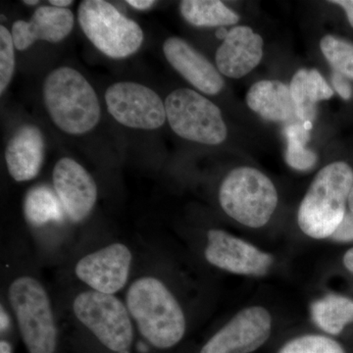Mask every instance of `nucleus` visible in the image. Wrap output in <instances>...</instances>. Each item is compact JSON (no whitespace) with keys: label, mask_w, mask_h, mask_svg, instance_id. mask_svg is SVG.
<instances>
[{"label":"nucleus","mask_w":353,"mask_h":353,"mask_svg":"<svg viewBox=\"0 0 353 353\" xmlns=\"http://www.w3.org/2000/svg\"><path fill=\"white\" fill-rule=\"evenodd\" d=\"M228 34H229V32H228L225 28H219V29L217 30V32H216V36H217V38L223 39V41L227 38Z\"/></svg>","instance_id":"obj_35"},{"label":"nucleus","mask_w":353,"mask_h":353,"mask_svg":"<svg viewBox=\"0 0 353 353\" xmlns=\"http://www.w3.org/2000/svg\"><path fill=\"white\" fill-rule=\"evenodd\" d=\"M43 97L50 119L67 134H85L101 121V104L94 88L71 67H59L46 77Z\"/></svg>","instance_id":"obj_3"},{"label":"nucleus","mask_w":353,"mask_h":353,"mask_svg":"<svg viewBox=\"0 0 353 353\" xmlns=\"http://www.w3.org/2000/svg\"><path fill=\"white\" fill-rule=\"evenodd\" d=\"M352 187L353 170L345 162H334L318 172L299 206L301 231L317 240L333 236L347 214Z\"/></svg>","instance_id":"obj_2"},{"label":"nucleus","mask_w":353,"mask_h":353,"mask_svg":"<svg viewBox=\"0 0 353 353\" xmlns=\"http://www.w3.org/2000/svg\"><path fill=\"white\" fill-rule=\"evenodd\" d=\"M183 19L196 27L236 25L240 16L219 0H183L180 4Z\"/></svg>","instance_id":"obj_21"},{"label":"nucleus","mask_w":353,"mask_h":353,"mask_svg":"<svg viewBox=\"0 0 353 353\" xmlns=\"http://www.w3.org/2000/svg\"><path fill=\"white\" fill-rule=\"evenodd\" d=\"M347 79L336 72H334L333 76H332V83H333L334 90L345 101L352 99V85H350Z\"/></svg>","instance_id":"obj_28"},{"label":"nucleus","mask_w":353,"mask_h":353,"mask_svg":"<svg viewBox=\"0 0 353 353\" xmlns=\"http://www.w3.org/2000/svg\"><path fill=\"white\" fill-rule=\"evenodd\" d=\"M288 146L285 161L292 168L299 171H307L317 163V154L306 148L310 139V132L301 123H292L284 129Z\"/></svg>","instance_id":"obj_23"},{"label":"nucleus","mask_w":353,"mask_h":353,"mask_svg":"<svg viewBox=\"0 0 353 353\" xmlns=\"http://www.w3.org/2000/svg\"><path fill=\"white\" fill-rule=\"evenodd\" d=\"M263 39L252 28L238 26L230 30L216 51L218 71L232 79L243 78L259 66L263 57Z\"/></svg>","instance_id":"obj_15"},{"label":"nucleus","mask_w":353,"mask_h":353,"mask_svg":"<svg viewBox=\"0 0 353 353\" xmlns=\"http://www.w3.org/2000/svg\"><path fill=\"white\" fill-rule=\"evenodd\" d=\"M330 2L334 4H338V6L345 9L348 21H350V24L353 27V0H334V1Z\"/></svg>","instance_id":"obj_30"},{"label":"nucleus","mask_w":353,"mask_h":353,"mask_svg":"<svg viewBox=\"0 0 353 353\" xmlns=\"http://www.w3.org/2000/svg\"><path fill=\"white\" fill-rule=\"evenodd\" d=\"M7 296L27 352L59 353V331L50 297L38 279H14Z\"/></svg>","instance_id":"obj_4"},{"label":"nucleus","mask_w":353,"mask_h":353,"mask_svg":"<svg viewBox=\"0 0 353 353\" xmlns=\"http://www.w3.org/2000/svg\"><path fill=\"white\" fill-rule=\"evenodd\" d=\"M75 23L70 9L54 6H41L34 11L30 21L18 20L12 26V38L15 48L28 50L38 41L59 43L69 36Z\"/></svg>","instance_id":"obj_16"},{"label":"nucleus","mask_w":353,"mask_h":353,"mask_svg":"<svg viewBox=\"0 0 353 353\" xmlns=\"http://www.w3.org/2000/svg\"><path fill=\"white\" fill-rule=\"evenodd\" d=\"M163 52L171 66L201 92L216 95L224 88V80L214 65L183 39H167Z\"/></svg>","instance_id":"obj_14"},{"label":"nucleus","mask_w":353,"mask_h":353,"mask_svg":"<svg viewBox=\"0 0 353 353\" xmlns=\"http://www.w3.org/2000/svg\"><path fill=\"white\" fill-rule=\"evenodd\" d=\"M279 353H345V350L332 339L308 334L285 343Z\"/></svg>","instance_id":"obj_25"},{"label":"nucleus","mask_w":353,"mask_h":353,"mask_svg":"<svg viewBox=\"0 0 353 353\" xmlns=\"http://www.w3.org/2000/svg\"><path fill=\"white\" fill-rule=\"evenodd\" d=\"M348 206H350V212L353 213V187L350 192V199H348Z\"/></svg>","instance_id":"obj_36"},{"label":"nucleus","mask_w":353,"mask_h":353,"mask_svg":"<svg viewBox=\"0 0 353 353\" xmlns=\"http://www.w3.org/2000/svg\"><path fill=\"white\" fill-rule=\"evenodd\" d=\"M43 159V136L41 130L32 125L20 128L6 146L7 169L16 182H28L36 178Z\"/></svg>","instance_id":"obj_17"},{"label":"nucleus","mask_w":353,"mask_h":353,"mask_svg":"<svg viewBox=\"0 0 353 353\" xmlns=\"http://www.w3.org/2000/svg\"><path fill=\"white\" fill-rule=\"evenodd\" d=\"M105 102L114 119L132 129L157 130L167 120L165 102L141 83H113L106 90Z\"/></svg>","instance_id":"obj_9"},{"label":"nucleus","mask_w":353,"mask_h":353,"mask_svg":"<svg viewBox=\"0 0 353 353\" xmlns=\"http://www.w3.org/2000/svg\"><path fill=\"white\" fill-rule=\"evenodd\" d=\"M132 263L129 246L112 243L79 259L75 275L88 290L115 296L128 285Z\"/></svg>","instance_id":"obj_10"},{"label":"nucleus","mask_w":353,"mask_h":353,"mask_svg":"<svg viewBox=\"0 0 353 353\" xmlns=\"http://www.w3.org/2000/svg\"><path fill=\"white\" fill-rule=\"evenodd\" d=\"M311 315L320 329L330 334H339L353 323V301L338 294H329L314 301Z\"/></svg>","instance_id":"obj_20"},{"label":"nucleus","mask_w":353,"mask_h":353,"mask_svg":"<svg viewBox=\"0 0 353 353\" xmlns=\"http://www.w3.org/2000/svg\"><path fill=\"white\" fill-rule=\"evenodd\" d=\"M165 109L171 129L181 138L208 145H220L227 138L219 108L196 90H174L165 101Z\"/></svg>","instance_id":"obj_8"},{"label":"nucleus","mask_w":353,"mask_h":353,"mask_svg":"<svg viewBox=\"0 0 353 353\" xmlns=\"http://www.w3.org/2000/svg\"><path fill=\"white\" fill-rule=\"evenodd\" d=\"M343 264L348 271L353 274V248L348 250L343 256Z\"/></svg>","instance_id":"obj_31"},{"label":"nucleus","mask_w":353,"mask_h":353,"mask_svg":"<svg viewBox=\"0 0 353 353\" xmlns=\"http://www.w3.org/2000/svg\"><path fill=\"white\" fill-rule=\"evenodd\" d=\"M127 3L137 10L143 11L152 8L154 4H157V1H153V0H128Z\"/></svg>","instance_id":"obj_29"},{"label":"nucleus","mask_w":353,"mask_h":353,"mask_svg":"<svg viewBox=\"0 0 353 353\" xmlns=\"http://www.w3.org/2000/svg\"><path fill=\"white\" fill-rule=\"evenodd\" d=\"M26 219L34 226L63 220L65 212L54 190L46 185L32 188L25 199Z\"/></svg>","instance_id":"obj_22"},{"label":"nucleus","mask_w":353,"mask_h":353,"mask_svg":"<svg viewBox=\"0 0 353 353\" xmlns=\"http://www.w3.org/2000/svg\"><path fill=\"white\" fill-rule=\"evenodd\" d=\"M0 353H15L12 343L6 339H1L0 341Z\"/></svg>","instance_id":"obj_32"},{"label":"nucleus","mask_w":353,"mask_h":353,"mask_svg":"<svg viewBox=\"0 0 353 353\" xmlns=\"http://www.w3.org/2000/svg\"><path fill=\"white\" fill-rule=\"evenodd\" d=\"M15 46L12 34L4 26L0 27V94H3L13 78L15 70Z\"/></svg>","instance_id":"obj_26"},{"label":"nucleus","mask_w":353,"mask_h":353,"mask_svg":"<svg viewBox=\"0 0 353 353\" xmlns=\"http://www.w3.org/2000/svg\"><path fill=\"white\" fill-rule=\"evenodd\" d=\"M323 55L334 72L353 80V44L327 34L320 41Z\"/></svg>","instance_id":"obj_24"},{"label":"nucleus","mask_w":353,"mask_h":353,"mask_svg":"<svg viewBox=\"0 0 353 353\" xmlns=\"http://www.w3.org/2000/svg\"><path fill=\"white\" fill-rule=\"evenodd\" d=\"M272 317L261 306L240 311L213 334L199 353H252L270 338Z\"/></svg>","instance_id":"obj_11"},{"label":"nucleus","mask_w":353,"mask_h":353,"mask_svg":"<svg viewBox=\"0 0 353 353\" xmlns=\"http://www.w3.org/2000/svg\"><path fill=\"white\" fill-rule=\"evenodd\" d=\"M331 238L336 241H343V243L353 241V213L350 212L345 214L343 222L341 223L340 226Z\"/></svg>","instance_id":"obj_27"},{"label":"nucleus","mask_w":353,"mask_h":353,"mask_svg":"<svg viewBox=\"0 0 353 353\" xmlns=\"http://www.w3.org/2000/svg\"><path fill=\"white\" fill-rule=\"evenodd\" d=\"M303 125L307 131H310V130L312 129V123L311 122H304L303 123Z\"/></svg>","instance_id":"obj_38"},{"label":"nucleus","mask_w":353,"mask_h":353,"mask_svg":"<svg viewBox=\"0 0 353 353\" xmlns=\"http://www.w3.org/2000/svg\"><path fill=\"white\" fill-rule=\"evenodd\" d=\"M245 101L248 108L271 122L292 124L296 117L290 88L280 81L255 83L248 90Z\"/></svg>","instance_id":"obj_18"},{"label":"nucleus","mask_w":353,"mask_h":353,"mask_svg":"<svg viewBox=\"0 0 353 353\" xmlns=\"http://www.w3.org/2000/svg\"><path fill=\"white\" fill-rule=\"evenodd\" d=\"M73 3L72 0H50V1L51 6L58 7V8H67Z\"/></svg>","instance_id":"obj_33"},{"label":"nucleus","mask_w":353,"mask_h":353,"mask_svg":"<svg viewBox=\"0 0 353 353\" xmlns=\"http://www.w3.org/2000/svg\"><path fill=\"white\" fill-rule=\"evenodd\" d=\"M72 309L99 353L131 352L134 325L119 297L85 290L77 294Z\"/></svg>","instance_id":"obj_5"},{"label":"nucleus","mask_w":353,"mask_h":353,"mask_svg":"<svg viewBox=\"0 0 353 353\" xmlns=\"http://www.w3.org/2000/svg\"><path fill=\"white\" fill-rule=\"evenodd\" d=\"M221 208L236 222L261 228L270 221L278 205V192L265 174L252 167H239L221 183Z\"/></svg>","instance_id":"obj_6"},{"label":"nucleus","mask_w":353,"mask_h":353,"mask_svg":"<svg viewBox=\"0 0 353 353\" xmlns=\"http://www.w3.org/2000/svg\"><path fill=\"white\" fill-rule=\"evenodd\" d=\"M23 3L26 4V6H38L39 1H38V0H32V1H30V0H26V1H23Z\"/></svg>","instance_id":"obj_37"},{"label":"nucleus","mask_w":353,"mask_h":353,"mask_svg":"<svg viewBox=\"0 0 353 353\" xmlns=\"http://www.w3.org/2000/svg\"><path fill=\"white\" fill-rule=\"evenodd\" d=\"M296 115L301 122H311L317 115V103L327 101L334 90L318 70L301 69L292 77L290 85Z\"/></svg>","instance_id":"obj_19"},{"label":"nucleus","mask_w":353,"mask_h":353,"mask_svg":"<svg viewBox=\"0 0 353 353\" xmlns=\"http://www.w3.org/2000/svg\"><path fill=\"white\" fill-rule=\"evenodd\" d=\"M78 20L90 43L113 59L131 57L143 43V32L138 23L123 15L110 2H81Z\"/></svg>","instance_id":"obj_7"},{"label":"nucleus","mask_w":353,"mask_h":353,"mask_svg":"<svg viewBox=\"0 0 353 353\" xmlns=\"http://www.w3.org/2000/svg\"><path fill=\"white\" fill-rule=\"evenodd\" d=\"M9 323L10 321H9L8 316H7L6 310H3V306H1V325H0V327H1L2 334L8 329Z\"/></svg>","instance_id":"obj_34"},{"label":"nucleus","mask_w":353,"mask_h":353,"mask_svg":"<svg viewBox=\"0 0 353 353\" xmlns=\"http://www.w3.org/2000/svg\"><path fill=\"white\" fill-rule=\"evenodd\" d=\"M125 304L141 338L155 350H170L185 336L182 306L160 279L146 275L132 281Z\"/></svg>","instance_id":"obj_1"},{"label":"nucleus","mask_w":353,"mask_h":353,"mask_svg":"<svg viewBox=\"0 0 353 353\" xmlns=\"http://www.w3.org/2000/svg\"><path fill=\"white\" fill-rule=\"evenodd\" d=\"M205 259L221 270L246 276H264L273 264V257L250 243L222 230L208 233Z\"/></svg>","instance_id":"obj_12"},{"label":"nucleus","mask_w":353,"mask_h":353,"mask_svg":"<svg viewBox=\"0 0 353 353\" xmlns=\"http://www.w3.org/2000/svg\"><path fill=\"white\" fill-rule=\"evenodd\" d=\"M52 182L67 218L73 223L87 219L99 194L92 175L76 160L65 157L55 164Z\"/></svg>","instance_id":"obj_13"}]
</instances>
